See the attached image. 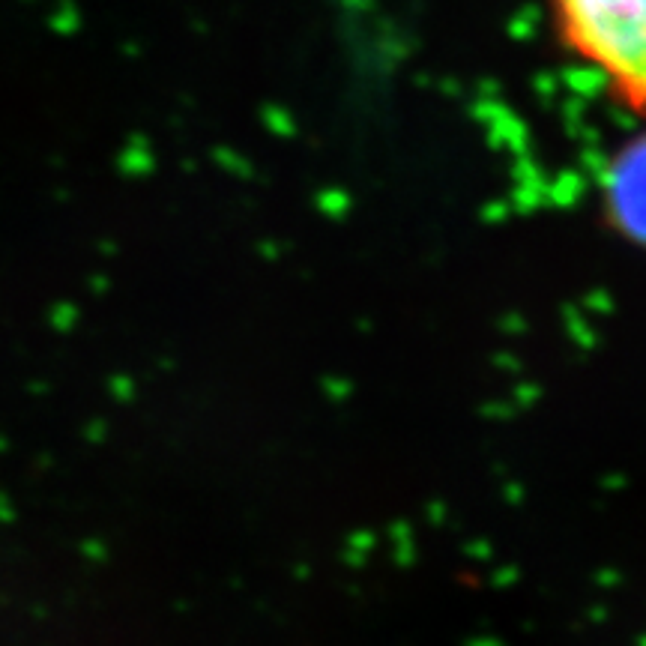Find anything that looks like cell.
Returning <instances> with one entry per match:
<instances>
[{"instance_id": "cell-1", "label": "cell", "mask_w": 646, "mask_h": 646, "mask_svg": "<svg viewBox=\"0 0 646 646\" xmlns=\"http://www.w3.org/2000/svg\"><path fill=\"white\" fill-rule=\"evenodd\" d=\"M563 48L646 123V0H548Z\"/></svg>"}, {"instance_id": "cell-2", "label": "cell", "mask_w": 646, "mask_h": 646, "mask_svg": "<svg viewBox=\"0 0 646 646\" xmlns=\"http://www.w3.org/2000/svg\"><path fill=\"white\" fill-rule=\"evenodd\" d=\"M602 216L623 243L646 255V126L605 165Z\"/></svg>"}]
</instances>
